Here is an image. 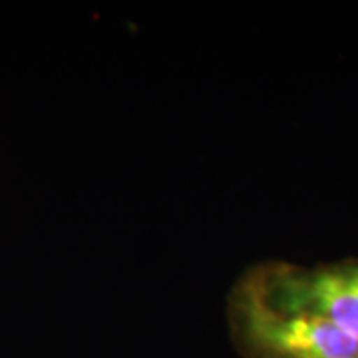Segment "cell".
<instances>
[{"instance_id": "1", "label": "cell", "mask_w": 358, "mask_h": 358, "mask_svg": "<svg viewBox=\"0 0 358 358\" xmlns=\"http://www.w3.org/2000/svg\"><path fill=\"white\" fill-rule=\"evenodd\" d=\"M229 337L241 358H358V342L308 313L275 306L243 274L226 299Z\"/></svg>"}, {"instance_id": "2", "label": "cell", "mask_w": 358, "mask_h": 358, "mask_svg": "<svg viewBox=\"0 0 358 358\" xmlns=\"http://www.w3.org/2000/svg\"><path fill=\"white\" fill-rule=\"evenodd\" d=\"M244 274L267 301L308 313L358 342V257L313 266L272 259Z\"/></svg>"}]
</instances>
